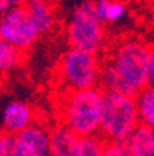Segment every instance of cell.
Listing matches in <instances>:
<instances>
[{
    "mask_svg": "<svg viewBox=\"0 0 154 156\" xmlns=\"http://www.w3.org/2000/svg\"><path fill=\"white\" fill-rule=\"evenodd\" d=\"M149 47L139 39H122L114 43L100 63L102 91L137 96L146 87V59Z\"/></svg>",
    "mask_w": 154,
    "mask_h": 156,
    "instance_id": "6da1fadb",
    "label": "cell"
},
{
    "mask_svg": "<svg viewBox=\"0 0 154 156\" xmlns=\"http://www.w3.org/2000/svg\"><path fill=\"white\" fill-rule=\"evenodd\" d=\"M103 91L100 88L80 91H65L60 102L62 125L77 136H93L100 133Z\"/></svg>",
    "mask_w": 154,
    "mask_h": 156,
    "instance_id": "7a4b0ae2",
    "label": "cell"
},
{
    "mask_svg": "<svg viewBox=\"0 0 154 156\" xmlns=\"http://www.w3.org/2000/svg\"><path fill=\"white\" fill-rule=\"evenodd\" d=\"M139 125L134 96L103 91L100 135L106 141L126 142Z\"/></svg>",
    "mask_w": 154,
    "mask_h": 156,
    "instance_id": "3957f363",
    "label": "cell"
},
{
    "mask_svg": "<svg viewBox=\"0 0 154 156\" xmlns=\"http://www.w3.org/2000/svg\"><path fill=\"white\" fill-rule=\"evenodd\" d=\"M100 63L97 54L70 48L57 63V79L65 91H80L97 88Z\"/></svg>",
    "mask_w": 154,
    "mask_h": 156,
    "instance_id": "277c9868",
    "label": "cell"
},
{
    "mask_svg": "<svg viewBox=\"0 0 154 156\" xmlns=\"http://www.w3.org/2000/svg\"><path fill=\"white\" fill-rule=\"evenodd\" d=\"M67 36L71 48L93 54L100 51L105 42V28L93 2H83L73 11L67 25Z\"/></svg>",
    "mask_w": 154,
    "mask_h": 156,
    "instance_id": "5b68a950",
    "label": "cell"
},
{
    "mask_svg": "<svg viewBox=\"0 0 154 156\" xmlns=\"http://www.w3.org/2000/svg\"><path fill=\"white\" fill-rule=\"evenodd\" d=\"M39 33L25 6H9L0 14V39L11 43L20 51L28 50L37 40Z\"/></svg>",
    "mask_w": 154,
    "mask_h": 156,
    "instance_id": "8992f818",
    "label": "cell"
},
{
    "mask_svg": "<svg viewBox=\"0 0 154 156\" xmlns=\"http://www.w3.org/2000/svg\"><path fill=\"white\" fill-rule=\"evenodd\" d=\"M15 156H51V130L34 122L12 136Z\"/></svg>",
    "mask_w": 154,
    "mask_h": 156,
    "instance_id": "52a82bcc",
    "label": "cell"
},
{
    "mask_svg": "<svg viewBox=\"0 0 154 156\" xmlns=\"http://www.w3.org/2000/svg\"><path fill=\"white\" fill-rule=\"evenodd\" d=\"M36 115L33 107L25 101H9L0 111V127L6 135H17V133L26 130L36 121Z\"/></svg>",
    "mask_w": 154,
    "mask_h": 156,
    "instance_id": "ba28073f",
    "label": "cell"
},
{
    "mask_svg": "<svg viewBox=\"0 0 154 156\" xmlns=\"http://www.w3.org/2000/svg\"><path fill=\"white\" fill-rule=\"evenodd\" d=\"M25 9L39 36L48 34L56 27V11L51 0H29Z\"/></svg>",
    "mask_w": 154,
    "mask_h": 156,
    "instance_id": "9c48e42d",
    "label": "cell"
},
{
    "mask_svg": "<svg viewBox=\"0 0 154 156\" xmlns=\"http://www.w3.org/2000/svg\"><path fill=\"white\" fill-rule=\"evenodd\" d=\"M80 136L65 125L51 130V156H79Z\"/></svg>",
    "mask_w": 154,
    "mask_h": 156,
    "instance_id": "30bf717a",
    "label": "cell"
},
{
    "mask_svg": "<svg viewBox=\"0 0 154 156\" xmlns=\"http://www.w3.org/2000/svg\"><path fill=\"white\" fill-rule=\"evenodd\" d=\"M131 156H154V130L139 125L126 141Z\"/></svg>",
    "mask_w": 154,
    "mask_h": 156,
    "instance_id": "8fae6325",
    "label": "cell"
},
{
    "mask_svg": "<svg viewBox=\"0 0 154 156\" xmlns=\"http://www.w3.org/2000/svg\"><path fill=\"white\" fill-rule=\"evenodd\" d=\"M94 11L103 23H119L126 17V6L120 0H96Z\"/></svg>",
    "mask_w": 154,
    "mask_h": 156,
    "instance_id": "7c38bea8",
    "label": "cell"
},
{
    "mask_svg": "<svg viewBox=\"0 0 154 156\" xmlns=\"http://www.w3.org/2000/svg\"><path fill=\"white\" fill-rule=\"evenodd\" d=\"M139 124L154 130V88L145 87L136 96Z\"/></svg>",
    "mask_w": 154,
    "mask_h": 156,
    "instance_id": "4fadbf2b",
    "label": "cell"
},
{
    "mask_svg": "<svg viewBox=\"0 0 154 156\" xmlns=\"http://www.w3.org/2000/svg\"><path fill=\"white\" fill-rule=\"evenodd\" d=\"M23 62V51L0 39V76L14 71Z\"/></svg>",
    "mask_w": 154,
    "mask_h": 156,
    "instance_id": "5bb4252c",
    "label": "cell"
},
{
    "mask_svg": "<svg viewBox=\"0 0 154 156\" xmlns=\"http://www.w3.org/2000/svg\"><path fill=\"white\" fill-rule=\"evenodd\" d=\"M106 145V139L100 135L80 138L79 144V156H102Z\"/></svg>",
    "mask_w": 154,
    "mask_h": 156,
    "instance_id": "9a60e30c",
    "label": "cell"
},
{
    "mask_svg": "<svg viewBox=\"0 0 154 156\" xmlns=\"http://www.w3.org/2000/svg\"><path fill=\"white\" fill-rule=\"evenodd\" d=\"M102 156H131L126 142L120 141H106Z\"/></svg>",
    "mask_w": 154,
    "mask_h": 156,
    "instance_id": "2e32d148",
    "label": "cell"
},
{
    "mask_svg": "<svg viewBox=\"0 0 154 156\" xmlns=\"http://www.w3.org/2000/svg\"><path fill=\"white\" fill-rule=\"evenodd\" d=\"M146 87L154 88V47H149V50H148V59H146Z\"/></svg>",
    "mask_w": 154,
    "mask_h": 156,
    "instance_id": "e0dca14e",
    "label": "cell"
},
{
    "mask_svg": "<svg viewBox=\"0 0 154 156\" xmlns=\"http://www.w3.org/2000/svg\"><path fill=\"white\" fill-rule=\"evenodd\" d=\"M8 6H25L29 0H5Z\"/></svg>",
    "mask_w": 154,
    "mask_h": 156,
    "instance_id": "ac0fdd59",
    "label": "cell"
},
{
    "mask_svg": "<svg viewBox=\"0 0 154 156\" xmlns=\"http://www.w3.org/2000/svg\"><path fill=\"white\" fill-rule=\"evenodd\" d=\"M9 6L6 5V2H5V0H0V14H3L6 9H8Z\"/></svg>",
    "mask_w": 154,
    "mask_h": 156,
    "instance_id": "d6986e66",
    "label": "cell"
},
{
    "mask_svg": "<svg viewBox=\"0 0 154 156\" xmlns=\"http://www.w3.org/2000/svg\"><path fill=\"white\" fill-rule=\"evenodd\" d=\"M2 138H3V131L0 130V145H2Z\"/></svg>",
    "mask_w": 154,
    "mask_h": 156,
    "instance_id": "ffe728a7",
    "label": "cell"
},
{
    "mask_svg": "<svg viewBox=\"0 0 154 156\" xmlns=\"http://www.w3.org/2000/svg\"><path fill=\"white\" fill-rule=\"evenodd\" d=\"M12 156H15V154H12Z\"/></svg>",
    "mask_w": 154,
    "mask_h": 156,
    "instance_id": "44dd1931",
    "label": "cell"
}]
</instances>
